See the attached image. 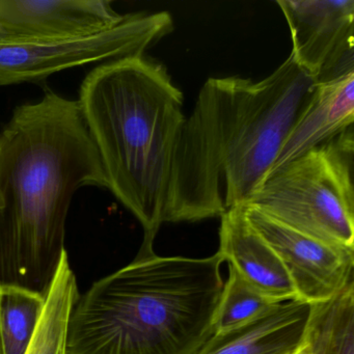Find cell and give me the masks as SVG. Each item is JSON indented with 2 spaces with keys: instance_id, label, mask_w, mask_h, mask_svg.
<instances>
[{
  "instance_id": "cell-1",
  "label": "cell",
  "mask_w": 354,
  "mask_h": 354,
  "mask_svg": "<svg viewBox=\"0 0 354 354\" xmlns=\"http://www.w3.org/2000/svg\"><path fill=\"white\" fill-rule=\"evenodd\" d=\"M317 82L291 55L260 82L209 78L171 158L163 223L221 217L258 192Z\"/></svg>"
},
{
  "instance_id": "cell-2",
  "label": "cell",
  "mask_w": 354,
  "mask_h": 354,
  "mask_svg": "<svg viewBox=\"0 0 354 354\" xmlns=\"http://www.w3.org/2000/svg\"><path fill=\"white\" fill-rule=\"evenodd\" d=\"M106 188L77 101L53 91L21 105L0 132V287L46 296L65 248L73 196Z\"/></svg>"
},
{
  "instance_id": "cell-3",
  "label": "cell",
  "mask_w": 354,
  "mask_h": 354,
  "mask_svg": "<svg viewBox=\"0 0 354 354\" xmlns=\"http://www.w3.org/2000/svg\"><path fill=\"white\" fill-rule=\"evenodd\" d=\"M218 254L138 257L80 294L66 354H194L214 333Z\"/></svg>"
},
{
  "instance_id": "cell-4",
  "label": "cell",
  "mask_w": 354,
  "mask_h": 354,
  "mask_svg": "<svg viewBox=\"0 0 354 354\" xmlns=\"http://www.w3.org/2000/svg\"><path fill=\"white\" fill-rule=\"evenodd\" d=\"M77 102L107 189L144 230L138 256H151L163 223L174 149L185 120L183 94L162 65L144 55L93 69L82 82Z\"/></svg>"
},
{
  "instance_id": "cell-5",
  "label": "cell",
  "mask_w": 354,
  "mask_h": 354,
  "mask_svg": "<svg viewBox=\"0 0 354 354\" xmlns=\"http://www.w3.org/2000/svg\"><path fill=\"white\" fill-rule=\"evenodd\" d=\"M353 126L270 171L245 205L321 241L354 250Z\"/></svg>"
},
{
  "instance_id": "cell-6",
  "label": "cell",
  "mask_w": 354,
  "mask_h": 354,
  "mask_svg": "<svg viewBox=\"0 0 354 354\" xmlns=\"http://www.w3.org/2000/svg\"><path fill=\"white\" fill-rule=\"evenodd\" d=\"M167 12L129 14L107 32L59 43L0 44V86L35 82L93 63L144 57L173 30Z\"/></svg>"
},
{
  "instance_id": "cell-7",
  "label": "cell",
  "mask_w": 354,
  "mask_h": 354,
  "mask_svg": "<svg viewBox=\"0 0 354 354\" xmlns=\"http://www.w3.org/2000/svg\"><path fill=\"white\" fill-rule=\"evenodd\" d=\"M246 218L274 250L295 288L297 299L319 304L354 281V250L300 233L254 207L243 205Z\"/></svg>"
},
{
  "instance_id": "cell-8",
  "label": "cell",
  "mask_w": 354,
  "mask_h": 354,
  "mask_svg": "<svg viewBox=\"0 0 354 354\" xmlns=\"http://www.w3.org/2000/svg\"><path fill=\"white\" fill-rule=\"evenodd\" d=\"M291 57L316 82L354 69L353 0H277Z\"/></svg>"
},
{
  "instance_id": "cell-9",
  "label": "cell",
  "mask_w": 354,
  "mask_h": 354,
  "mask_svg": "<svg viewBox=\"0 0 354 354\" xmlns=\"http://www.w3.org/2000/svg\"><path fill=\"white\" fill-rule=\"evenodd\" d=\"M127 17L107 0H0V44L80 40Z\"/></svg>"
},
{
  "instance_id": "cell-10",
  "label": "cell",
  "mask_w": 354,
  "mask_h": 354,
  "mask_svg": "<svg viewBox=\"0 0 354 354\" xmlns=\"http://www.w3.org/2000/svg\"><path fill=\"white\" fill-rule=\"evenodd\" d=\"M312 312L302 300L274 304L241 326L213 333L194 354H300Z\"/></svg>"
},
{
  "instance_id": "cell-11",
  "label": "cell",
  "mask_w": 354,
  "mask_h": 354,
  "mask_svg": "<svg viewBox=\"0 0 354 354\" xmlns=\"http://www.w3.org/2000/svg\"><path fill=\"white\" fill-rule=\"evenodd\" d=\"M217 254L254 289L277 304L297 299L295 288L274 250L246 218L243 206L221 217ZM298 300V299H297Z\"/></svg>"
},
{
  "instance_id": "cell-12",
  "label": "cell",
  "mask_w": 354,
  "mask_h": 354,
  "mask_svg": "<svg viewBox=\"0 0 354 354\" xmlns=\"http://www.w3.org/2000/svg\"><path fill=\"white\" fill-rule=\"evenodd\" d=\"M353 120L354 69L319 80L270 171L333 140L352 127Z\"/></svg>"
},
{
  "instance_id": "cell-13",
  "label": "cell",
  "mask_w": 354,
  "mask_h": 354,
  "mask_svg": "<svg viewBox=\"0 0 354 354\" xmlns=\"http://www.w3.org/2000/svg\"><path fill=\"white\" fill-rule=\"evenodd\" d=\"M78 296L77 279L66 252L47 292L42 316L26 354H66L68 321Z\"/></svg>"
},
{
  "instance_id": "cell-14",
  "label": "cell",
  "mask_w": 354,
  "mask_h": 354,
  "mask_svg": "<svg viewBox=\"0 0 354 354\" xmlns=\"http://www.w3.org/2000/svg\"><path fill=\"white\" fill-rule=\"evenodd\" d=\"M306 349L310 354H354V281L333 299L313 306Z\"/></svg>"
},
{
  "instance_id": "cell-15",
  "label": "cell",
  "mask_w": 354,
  "mask_h": 354,
  "mask_svg": "<svg viewBox=\"0 0 354 354\" xmlns=\"http://www.w3.org/2000/svg\"><path fill=\"white\" fill-rule=\"evenodd\" d=\"M45 298L14 286L0 287V353L26 354L42 316Z\"/></svg>"
},
{
  "instance_id": "cell-16",
  "label": "cell",
  "mask_w": 354,
  "mask_h": 354,
  "mask_svg": "<svg viewBox=\"0 0 354 354\" xmlns=\"http://www.w3.org/2000/svg\"><path fill=\"white\" fill-rule=\"evenodd\" d=\"M229 270L215 315L214 333L241 326L277 304L254 289L233 267L229 266Z\"/></svg>"
},
{
  "instance_id": "cell-17",
  "label": "cell",
  "mask_w": 354,
  "mask_h": 354,
  "mask_svg": "<svg viewBox=\"0 0 354 354\" xmlns=\"http://www.w3.org/2000/svg\"><path fill=\"white\" fill-rule=\"evenodd\" d=\"M300 354H310V352L308 351V349H306H306H304V351H302Z\"/></svg>"
}]
</instances>
